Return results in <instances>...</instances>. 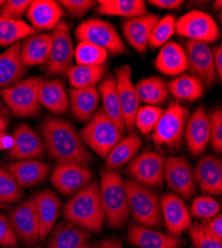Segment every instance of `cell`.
I'll use <instances>...</instances> for the list:
<instances>
[{
    "instance_id": "8fae6325",
    "label": "cell",
    "mask_w": 222,
    "mask_h": 248,
    "mask_svg": "<svg viewBox=\"0 0 222 248\" xmlns=\"http://www.w3.org/2000/svg\"><path fill=\"white\" fill-rule=\"evenodd\" d=\"M164 181L169 189L183 200H188L195 194L194 169L183 157L170 156L166 158Z\"/></svg>"
},
{
    "instance_id": "816d5d0a",
    "label": "cell",
    "mask_w": 222,
    "mask_h": 248,
    "mask_svg": "<svg viewBox=\"0 0 222 248\" xmlns=\"http://www.w3.org/2000/svg\"><path fill=\"white\" fill-rule=\"evenodd\" d=\"M150 3L159 9L176 10L184 4L183 0H151Z\"/></svg>"
},
{
    "instance_id": "d6a6232c",
    "label": "cell",
    "mask_w": 222,
    "mask_h": 248,
    "mask_svg": "<svg viewBox=\"0 0 222 248\" xmlns=\"http://www.w3.org/2000/svg\"><path fill=\"white\" fill-rule=\"evenodd\" d=\"M140 146L142 140L137 132H132L128 137L120 139L106 157L107 169L115 170L130 162Z\"/></svg>"
},
{
    "instance_id": "4316f807",
    "label": "cell",
    "mask_w": 222,
    "mask_h": 248,
    "mask_svg": "<svg viewBox=\"0 0 222 248\" xmlns=\"http://www.w3.org/2000/svg\"><path fill=\"white\" fill-rule=\"evenodd\" d=\"M128 240L137 248H181V241L178 237L137 223L130 224Z\"/></svg>"
},
{
    "instance_id": "d6986e66",
    "label": "cell",
    "mask_w": 222,
    "mask_h": 248,
    "mask_svg": "<svg viewBox=\"0 0 222 248\" xmlns=\"http://www.w3.org/2000/svg\"><path fill=\"white\" fill-rule=\"evenodd\" d=\"M22 190L43 183L52 172L51 165L41 160L15 161L5 168Z\"/></svg>"
},
{
    "instance_id": "6125c7cd",
    "label": "cell",
    "mask_w": 222,
    "mask_h": 248,
    "mask_svg": "<svg viewBox=\"0 0 222 248\" xmlns=\"http://www.w3.org/2000/svg\"><path fill=\"white\" fill-rule=\"evenodd\" d=\"M1 248H14V247H1Z\"/></svg>"
},
{
    "instance_id": "7a4b0ae2",
    "label": "cell",
    "mask_w": 222,
    "mask_h": 248,
    "mask_svg": "<svg viewBox=\"0 0 222 248\" xmlns=\"http://www.w3.org/2000/svg\"><path fill=\"white\" fill-rule=\"evenodd\" d=\"M66 221L89 232L99 233L103 229L105 215L99 198V183L92 182L75 193L63 206Z\"/></svg>"
},
{
    "instance_id": "bcb514c9",
    "label": "cell",
    "mask_w": 222,
    "mask_h": 248,
    "mask_svg": "<svg viewBox=\"0 0 222 248\" xmlns=\"http://www.w3.org/2000/svg\"><path fill=\"white\" fill-rule=\"evenodd\" d=\"M58 3L63 6L72 16L81 18L97 4V1L94 0H61V1H58Z\"/></svg>"
},
{
    "instance_id": "f6af8a7d",
    "label": "cell",
    "mask_w": 222,
    "mask_h": 248,
    "mask_svg": "<svg viewBox=\"0 0 222 248\" xmlns=\"http://www.w3.org/2000/svg\"><path fill=\"white\" fill-rule=\"evenodd\" d=\"M31 1L29 0H7L0 9V15L13 20H20L27 12Z\"/></svg>"
},
{
    "instance_id": "8992f818",
    "label": "cell",
    "mask_w": 222,
    "mask_h": 248,
    "mask_svg": "<svg viewBox=\"0 0 222 248\" xmlns=\"http://www.w3.org/2000/svg\"><path fill=\"white\" fill-rule=\"evenodd\" d=\"M123 132L124 130L115 124L103 109H100L95 112L79 134L86 146L105 159L116 144L123 138Z\"/></svg>"
},
{
    "instance_id": "680465c9",
    "label": "cell",
    "mask_w": 222,
    "mask_h": 248,
    "mask_svg": "<svg viewBox=\"0 0 222 248\" xmlns=\"http://www.w3.org/2000/svg\"><path fill=\"white\" fill-rule=\"evenodd\" d=\"M5 204H3L2 202H0V210H1V209H3V208H5Z\"/></svg>"
},
{
    "instance_id": "4fadbf2b",
    "label": "cell",
    "mask_w": 222,
    "mask_h": 248,
    "mask_svg": "<svg viewBox=\"0 0 222 248\" xmlns=\"http://www.w3.org/2000/svg\"><path fill=\"white\" fill-rule=\"evenodd\" d=\"M52 35L53 41L47 62V71L53 75H66L72 66L75 50L69 24L61 21L54 28Z\"/></svg>"
},
{
    "instance_id": "44dd1931",
    "label": "cell",
    "mask_w": 222,
    "mask_h": 248,
    "mask_svg": "<svg viewBox=\"0 0 222 248\" xmlns=\"http://www.w3.org/2000/svg\"><path fill=\"white\" fill-rule=\"evenodd\" d=\"M185 135L188 148L192 156L205 152L210 141V118L204 108H197L188 117Z\"/></svg>"
},
{
    "instance_id": "7c38bea8",
    "label": "cell",
    "mask_w": 222,
    "mask_h": 248,
    "mask_svg": "<svg viewBox=\"0 0 222 248\" xmlns=\"http://www.w3.org/2000/svg\"><path fill=\"white\" fill-rule=\"evenodd\" d=\"M7 218L18 240L26 245H34L41 240L33 197L16 205L8 214Z\"/></svg>"
},
{
    "instance_id": "94428289",
    "label": "cell",
    "mask_w": 222,
    "mask_h": 248,
    "mask_svg": "<svg viewBox=\"0 0 222 248\" xmlns=\"http://www.w3.org/2000/svg\"><path fill=\"white\" fill-rule=\"evenodd\" d=\"M33 248H42V247H40V246H35V247H33Z\"/></svg>"
},
{
    "instance_id": "f907efd6",
    "label": "cell",
    "mask_w": 222,
    "mask_h": 248,
    "mask_svg": "<svg viewBox=\"0 0 222 248\" xmlns=\"http://www.w3.org/2000/svg\"><path fill=\"white\" fill-rule=\"evenodd\" d=\"M168 95H169L168 85L166 84V81L163 79L157 85V87L154 90L152 94L147 99L146 103L148 106L156 107L158 105H161V103H164L167 100Z\"/></svg>"
},
{
    "instance_id": "b9f144b4",
    "label": "cell",
    "mask_w": 222,
    "mask_h": 248,
    "mask_svg": "<svg viewBox=\"0 0 222 248\" xmlns=\"http://www.w3.org/2000/svg\"><path fill=\"white\" fill-rule=\"evenodd\" d=\"M220 203L209 196H201L194 199L190 206L191 215L204 220L220 214Z\"/></svg>"
},
{
    "instance_id": "83f0119b",
    "label": "cell",
    "mask_w": 222,
    "mask_h": 248,
    "mask_svg": "<svg viewBox=\"0 0 222 248\" xmlns=\"http://www.w3.org/2000/svg\"><path fill=\"white\" fill-rule=\"evenodd\" d=\"M154 67L160 73L171 77H177L188 70L186 50L174 41L161 47L155 60Z\"/></svg>"
},
{
    "instance_id": "836d02e7",
    "label": "cell",
    "mask_w": 222,
    "mask_h": 248,
    "mask_svg": "<svg viewBox=\"0 0 222 248\" xmlns=\"http://www.w3.org/2000/svg\"><path fill=\"white\" fill-rule=\"evenodd\" d=\"M168 90L177 100L193 102L204 95L205 84L194 76L181 75L169 82Z\"/></svg>"
},
{
    "instance_id": "91938a15",
    "label": "cell",
    "mask_w": 222,
    "mask_h": 248,
    "mask_svg": "<svg viewBox=\"0 0 222 248\" xmlns=\"http://www.w3.org/2000/svg\"><path fill=\"white\" fill-rule=\"evenodd\" d=\"M85 248H95V247H93V246H91V245H88V246L85 247Z\"/></svg>"
},
{
    "instance_id": "11a10c76",
    "label": "cell",
    "mask_w": 222,
    "mask_h": 248,
    "mask_svg": "<svg viewBox=\"0 0 222 248\" xmlns=\"http://www.w3.org/2000/svg\"><path fill=\"white\" fill-rule=\"evenodd\" d=\"M97 248H123V244L118 238H106L100 242Z\"/></svg>"
},
{
    "instance_id": "ac0fdd59",
    "label": "cell",
    "mask_w": 222,
    "mask_h": 248,
    "mask_svg": "<svg viewBox=\"0 0 222 248\" xmlns=\"http://www.w3.org/2000/svg\"><path fill=\"white\" fill-rule=\"evenodd\" d=\"M160 210L169 234L178 237L191 226L190 212L176 194L167 193L161 197Z\"/></svg>"
},
{
    "instance_id": "1f68e13d",
    "label": "cell",
    "mask_w": 222,
    "mask_h": 248,
    "mask_svg": "<svg viewBox=\"0 0 222 248\" xmlns=\"http://www.w3.org/2000/svg\"><path fill=\"white\" fill-rule=\"evenodd\" d=\"M98 91L100 93L101 98L103 99L102 109L105 112V114L115 124H117L120 129L125 130V122L117 93L115 76L112 74H107L105 78H103Z\"/></svg>"
},
{
    "instance_id": "277c9868",
    "label": "cell",
    "mask_w": 222,
    "mask_h": 248,
    "mask_svg": "<svg viewBox=\"0 0 222 248\" xmlns=\"http://www.w3.org/2000/svg\"><path fill=\"white\" fill-rule=\"evenodd\" d=\"M128 197L130 213L137 224L149 229H156L163 223L160 199L146 186L132 179L124 181Z\"/></svg>"
},
{
    "instance_id": "8d00e7d4",
    "label": "cell",
    "mask_w": 222,
    "mask_h": 248,
    "mask_svg": "<svg viewBox=\"0 0 222 248\" xmlns=\"http://www.w3.org/2000/svg\"><path fill=\"white\" fill-rule=\"evenodd\" d=\"M36 31L22 19L13 20L0 15V46H12L20 39L35 34Z\"/></svg>"
},
{
    "instance_id": "ffe728a7",
    "label": "cell",
    "mask_w": 222,
    "mask_h": 248,
    "mask_svg": "<svg viewBox=\"0 0 222 248\" xmlns=\"http://www.w3.org/2000/svg\"><path fill=\"white\" fill-rule=\"evenodd\" d=\"M159 17L154 14H145L125 20L122 30L127 42L137 53L146 54L154 26Z\"/></svg>"
},
{
    "instance_id": "7402d4cb",
    "label": "cell",
    "mask_w": 222,
    "mask_h": 248,
    "mask_svg": "<svg viewBox=\"0 0 222 248\" xmlns=\"http://www.w3.org/2000/svg\"><path fill=\"white\" fill-rule=\"evenodd\" d=\"M196 185L209 196H220L222 193V162L212 155L201 158L194 169Z\"/></svg>"
},
{
    "instance_id": "74e56055",
    "label": "cell",
    "mask_w": 222,
    "mask_h": 248,
    "mask_svg": "<svg viewBox=\"0 0 222 248\" xmlns=\"http://www.w3.org/2000/svg\"><path fill=\"white\" fill-rule=\"evenodd\" d=\"M108 52L89 42H79L74 50V58L77 65L98 66L104 65L108 58Z\"/></svg>"
},
{
    "instance_id": "4dcf8cb0",
    "label": "cell",
    "mask_w": 222,
    "mask_h": 248,
    "mask_svg": "<svg viewBox=\"0 0 222 248\" xmlns=\"http://www.w3.org/2000/svg\"><path fill=\"white\" fill-rule=\"evenodd\" d=\"M68 96L72 114L80 122H87L93 117L101 98L100 93L95 87L71 89Z\"/></svg>"
},
{
    "instance_id": "2e32d148",
    "label": "cell",
    "mask_w": 222,
    "mask_h": 248,
    "mask_svg": "<svg viewBox=\"0 0 222 248\" xmlns=\"http://www.w3.org/2000/svg\"><path fill=\"white\" fill-rule=\"evenodd\" d=\"M12 147L7 151V155L16 161L38 160L45 153L43 140L32 127L26 123L19 124L12 134Z\"/></svg>"
},
{
    "instance_id": "6f0895ef",
    "label": "cell",
    "mask_w": 222,
    "mask_h": 248,
    "mask_svg": "<svg viewBox=\"0 0 222 248\" xmlns=\"http://www.w3.org/2000/svg\"><path fill=\"white\" fill-rule=\"evenodd\" d=\"M4 0H0V9H1V7H2V5L4 4Z\"/></svg>"
},
{
    "instance_id": "5bb4252c",
    "label": "cell",
    "mask_w": 222,
    "mask_h": 248,
    "mask_svg": "<svg viewBox=\"0 0 222 248\" xmlns=\"http://www.w3.org/2000/svg\"><path fill=\"white\" fill-rule=\"evenodd\" d=\"M92 179L93 172L87 166L71 163H56L50 176L52 185L64 196L85 188Z\"/></svg>"
},
{
    "instance_id": "9c48e42d",
    "label": "cell",
    "mask_w": 222,
    "mask_h": 248,
    "mask_svg": "<svg viewBox=\"0 0 222 248\" xmlns=\"http://www.w3.org/2000/svg\"><path fill=\"white\" fill-rule=\"evenodd\" d=\"M177 35L203 43H214L220 37L219 28L211 15L192 10L181 16L175 22Z\"/></svg>"
},
{
    "instance_id": "5b68a950",
    "label": "cell",
    "mask_w": 222,
    "mask_h": 248,
    "mask_svg": "<svg viewBox=\"0 0 222 248\" xmlns=\"http://www.w3.org/2000/svg\"><path fill=\"white\" fill-rule=\"evenodd\" d=\"M43 79L40 77H30L0 91V98L10 113L20 118H28L40 112L39 88Z\"/></svg>"
},
{
    "instance_id": "52a82bcc",
    "label": "cell",
    "mask_w": 222,
    "mask_h": 248,
    "mask_svg": "<svg viewBox=\"0 0 222 248\" xmlns=\"http://www.w3.org/2000/svg\"><path fill=\"white\" fill-rule=\"evenodd\" d=\"M189 111L178 101H172L163 111L153 129V141L156 146H177L185 135Z\"/></svg>"
},
{
    "instance_id": "9f6ffc18",
    "label": "cell",
    "mask_w": 222,
    "mask_h": 248,
    "mask_svg": "<svg viewBox=\"0 0 222 248\" xmlns=\"http://www.w3.org/2000/svg\"><path fill=\"white\" fill-rule=\"evenodd\" d=\"M13 144L12 136H9L5 131L0 132V149L8 151Z\"/></svg>"
},
{
    "instance_id": "d4e9b609",
    "label": "cell",
    "mask_w": 222,
    "mask_h": 248,
    "mask_svg": "<svg viewBox=\"0 0 222 248\" xmlns=\"http://www.w3.org/2000/svg\"><path fill=\"white\" fill-rule=\"evenodd\" d=\"M90 232L64 221L54 226L49 233L46 248H85L90 245Z\"/></svg>"
},
{
    "instance_id": "ab89813d",
    "label": "cell",
    "mask_w": 222,
    "mask_h": 248,
    "mask_svg": "<svg viewBox=\"0 0 222 248\" xmlns=\"http://www.w3.org/2000/svg\"><path fill=\"white\" fill-rule=\"evenodd\" d=\"M23 197V191L19 187L12 175L0 166V202L7 205L19 202Z\"/></svg>"
},
{
    "instance_id": "3957f363",
    "label": "cell",
    "mask_w": 222,
    "mask_h": 248,
    "mask_svg": "<svg viewBox=\"0 0 222 248\" xmlns=\"http://www.w3.org/2000/svg\"><path fill=\"white\" fill-rule=\"evenodd\" d=\"M99 198L105 220L113 229H120L128 221L130 208L124 180L115 170H103L99 184Z\"/></svg>"
},
{
    "instance_id": "6da1fadb",
    "label": "cell",
    "mask_w": 222,
    "mask_h": 248,
    "mask_svg": "<svg viewBox=\"0 0 222 248\" xmlns=\"http://www.w3.org/2000/svg\"><path fill=\"white\" fill-rule=\"evenodd\" d=\"M40 131L45 150L56 163H71L88 167L92 162V154L70 121L46 117Z\"/></svg>"
},
{
    "instance_id": "ee69618b",
    "label": "cell",
    "mask_w": 222,
    "mask_h": 248,
    "mask_svg": "<svg viewBox=\"0 0 222 248\" xmlns=\"http://www.w3.org/2000/svg\"><path fill=\"white\" fill-rule=\"evenodd\" d=\"M210 118V143L212 149L216 153L222 151V109L221 108H216Z\"/></svg>"
},
{
    "instance_id": "ba28073f",
    "label": "cell",
    "mask_w": 222,
    "mask_h": 248,
    "mask_svg": "<svg viewBox=\"0 0 222 248\" xmlns=\"http://www.w3.org/2000/svg\"><path fill=\"white\" fill-rule=\"evenodd\" d=\"M75 35L79 42L92 43L114 55L124 54L127 51L124 41L116 28L102 19L85 20L76 28Z\"/></svg>"
},
{
    "instance_id": "d590c367",
    "label": "cell",
    "mask_w": 222,
    "mask_h": 248,
    "mask_svg": "<svg viewBox=\"0 0 222 248\" xmlns=\"http://www.w3.org/2000/svg\"><path fill=\"white\" fill-rule=\"evenodd\" d=\"M106 73V66H71L66 76L73 89H85L95 87L98 82L103 79Z\"/></svg>"
},
{
    "instance_id": "484cf974",
    "label": "cell",
    "mask_w": 222,
    "mask_h": 248,
    "mask_svg": "<svg viewBox=\"0 0 222 248\" xmlns=\"http://www.w3.org/2000/svg\"><path fill=\"white\" fill-rule=\"evenodd\" d=\"M53 41L52 33H35L21 42L20 56L25 67L47 64Z\"/></svg>"
},
{
    "instance_id": "7dc6e473",
    "label": "cell",
    "mask_w": 222,
    "mask_h": 248,
    "mask_svg": "<svg viewBox=\"0 0 222 248\" xmlns=\"http://www.w3.org/2000/svg\"><path fill=\"white\" fill-rule=\"evenodd\" d=\"M161 80H163V78H160L159 77H149L139 79L135 86L139 102L146 103L149 96Z\"/></svg>"
},
{
    "instance_id": "f546056e",
    "label": "cell",
    "mask_w": 222,
    "mask_h": 248,
    "mask_svg": "<svg viewBox=\"0 0 222 248\" xmlns=\"http://www.w3.org/2000/svg\"><path fill=\"white\" fill-rule=\"evenodd\" d=\"M39 103L54 114L66 113L70 108L69 96L61 79H43L39 88Z\"/></svg>"
},
{
    "instance_id": "c3c4849f",
    "label": "cell",
    "mask_w": 222,
    "mask_h": 248,
    "mask_svg": "<svg viewBox=\"0 0 222 248\" xmlns=\"http://www.w3.org/2000/svg\"><path fill=\"white\" fill-rule=\"evenodd\" d=\"M0 245L2 247L18 246V239L6 217L0 215Z\"/></svg>"
},
{
    "instance_id": "f1b7e54d",
    "label": "cell",
    "mask_w": 222,
    "mask_h": 248,
    "mask_svg": "<svg viewBox=\"0 0 222 248\" xmlns=\"http://www.w3.org/2000/svg\"><path fill=\"white\" fill-rule=\"evenodd\" d=\"M20 50L21 42H17L0 55V91L17 84L27 72V67L21 61Z\"/></svg>"
},
{
    "instance_id": "f5cc1de1",
    "label": "cell",
    "mask_w": 222,
    "mask_h": 248,
    "mask_svg": "<svg viewBox=\"0 0 222 248\" xmlns=\"http://www.w3.org/2000/svg\"><path fill=\"white\" fill-rule=\"evenodd\" d=\"M10 121V111L4 105L2 99L0 98V132L6 131Z\"/></svg>"
},
{
    "instance_id": "603a6c76",
    "label": "cell",
    "mask_w": 222,
    "mask_h": 248,
    "mask_svg": "<svg viewBox=\"0 0 222 248\" xmlns=\"http://www.w3.org/2000/svg\"><path fill=\"white\" fill-rule=\"evenodd\" d=\"M33 200L40 224V238L42 240L54 229L61 210V200L55 192L48 189L37 193Z\"/></svg>"
},
{
    "instance_id": "e575fe53",
    "label": "cell",
    "mask_w": 222,
    "mask_h": 248,
    "mask_svg": "<svg viewBox=\"0 0 222 248\" xmlns=\"http://www.w3.org/2000/svg\"><path fill=\"white\" fill-rule=\"evenodd\" d=\"M97 12L101 15L133 18L147 14L143 0H99Z\"/></svg>"
},
{
    "instance_id": "60d3db41",
    "label": "cell",
    "mask_w": 222,
    "mask_h": 248,
    "mask_svg": "<svg viewBox=\"0 0 222 248\" xmlns=\"http://www.w3.org/2000/svg\"><path fill=\"white\" fill-rule=\"evenodd\" d=\"M163 111V108L148 105L139 107L135 118V126H137L143 135H149L153 131Z\"/></svg>"
},
{
    "instance_id": "f35d334b",
    "label": "cell",
    "mask_w": 222,
    "mask_h": 248,
    "mask_svg": "<svg viewBox=\"0 0 222 248\" xmlns=\"http://www.w3.org/2000/svg\"><path fill=\"white\" fill-rule=\"evenodd\" d=\"M175 22V16L172 14H167L159 18L153 28L149 46L156 49L166 45L174 33Z\"/></svg>"
},
{
    "instance_id": "db71d44e",
    "label": "cell",
    "mask_w": 222,
    "mask_h": 248,
    "mask_svg": "<svg viewBox=\"0 0 222 248\" xmlns=\"http://www.w3.org/2000/svg\"><path fill=\"white\" fill-rule=\"evenodd\" d=\"M212 53H213V63H214L215 71H216V74H217L219 79L221 80V78H222V46L219 45V46L215 47L212 50Z\"/></svg>"
},
{
    "instance_id": "30bf717a",
    "label": "cell",
    "mask_w": 222,
    "mask_h": 248,
    "mask_svg": "<svg viewBox=\"0 0 222 248\" xmlns=\"http://www.w3.org/2000/svg\"><path fill=\"white\" fill-rule=\"evenodd\" d=\"M165 154L146 151L135 158L128 166V174L133 181L148 188L161 187L164 184Z\"/></svg>"
},
{
    "instance_id": "681fc988",
    "label": "cell",
    "mask_w": 222,
    "mask_h": 248,
    "mask_svg": "<svg viewBox=\"0 0 222 248\" xmlns=\"http://www.w3.org/2000/svg\"><path fill=\"white\" fill-rule=\"evenodd\" d=\"M198 225L208 234L222 240V215L221 214H218L209 219L204 220Z\"/></svg>"
},
{
    "instance_id": "7bdbcfd3",
    "label": "cell",
    "mask_w": 222,
    "mask_h": 248,
    "mask_svg": "<svg viewBox=\"0 0 222 248\" xmlns=\"http://www.w3.org/2000/svg\"><path fill=\"white\" fill-rule=\"evenodd\" d=\"M188 235L194 248H222V240L205 232L198 224L189 227Z\"/></svg>"
},
{
    "instance_id": "e0dca14e",
    "label": "cell",
    "mask_w": 222,
    "mask_h": 248,
    "mask_svg": "<svg viewBox=\"0 0 222 248\" xmlns=\"http://www.w3.org/2000/svg\"><path fill=\"white\" fill-rule=\"evenodd\" d=\"M186 53L188 69L193 74L192 76L199 78L204 84L212 87L218 78L213 63L212 49L208 44L188 40Z\"/></svg>"
},
{
    "instance_id": "cb8c5ba5",
    "label": "cell",
    "mask_w": 222,
    "mask_h": 248,
    "mask_svg": "<svg viewBox=\"0 0 222 248\" xmlns=\"http://www.w3.org/2000/svg\"><path fill=\"white\" fill-rule=\"evenodd\" d=\"M63 9L54 0H34L26 12L30 26L35 30H51L61 22Z\"/></svg>"
},
{
    "instance_id": "9a60e30c",
    "label": "cell",
    "mask_w": 222,
    "mask_h": 248,
    "mask_svg": "<svg viewBox=\"0 0 222 248\" xmlns=\"http://www.w3.org/2000/svg\"><path fill=\"white\" fill-rule=\"evenodd\" d=\"M115 79L125 127L133 132L136 127L135 118L139 108V99L133 82L132 68L128 65L118 67L115 70Z\"/></svg>"
}]
</instances>
